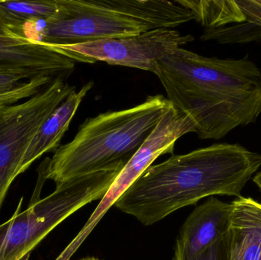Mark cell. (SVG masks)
I'll return each mask as SVG.
<instances>
[{
	"label": "cell",
	"mask_w": 261,
	"mask_h": 260,
	"mask_svg": "<svg viewBox=\"0 0 261 260\" xmlns=\"http://www.w3.org/2000/svg\"><path fill=\"white\" fill-rule=\"evenodd\" d=\"M153 74L202 140L223 138L261 114V72L248 54L220 59L180 47L158 61Z\"/></svg>",
	"instance_id": "cell-1"
},
{
	"label": "cell",
	"mask_w": 261,
	"mask_h": 260,
	"mask_svg": "<svg viewBox=\"0 0 261 260\" xmlns=\"http://www.w3.org/2000/svg\"><path fill=\"white\" fill-rule=\"evenodd\" d=\"M260 166V154L239 143H215L152 165L114 206L150 226L207 197H241Z\"/></svg>",
	"instance_id": "cell-2"
},
{
	"label": "cell",
	"mask_w": 261,
	"mask_h": 260,
	"mask_svg": "<svg viewBox=\"0 0 261 260\" xmlns=\"http://www.w3.org/2000/svg\"><path fill=\"white\" fill-rule=\"evenodd\" d=\"M171 106L163 95L142 103L86 119L73 140L60 146L40 166L56 185L86 176L125 168Z\"/></svg>",
	"instance_id": "cell-3"
},
{
	"label": "cell",
	"mask_w": 261,
	"mask_h": 260,
	"mask_svg": "<svg viewBox=\"0 0 261 260\" xmlns=\"http://www.w3.org/2000/svg\"><path fill=\"white\" fill-rule=\"evenodd\" d=\"M53 18L42 21L35 40L53 46L125 38L193 20L177 0H58Z\"/></svg>",
	"instance_id": "cell-4"
},
{
	"label": "cell",
	"mask_w": 261,
	"mask_h": 260,
	"mask_svg": "<svg viewBox=\"0 0 261 260\" xmlns=\"http://www.w3.org/2000/svg\"><path fill=\"white\" fill-rule=\"evenodd\" d=\"M99 172L56 185V189L42 199L32 200L19 213L0 225V260H21L53 229L86 205L102 199L119 175Z\"/></svg>",
	"instance_id": "cell-5"
},
{
	"label": "cell",
	"mask_w": 261,
	"mask_h": 260,
	"mask_svg": "<svg viewBox=\"0 0 261 260\" xmlns=\"http://www.w3.org/2000/svg\"><path fill=\"white\" fill-rule=\"evenodd\" d=\"M75 90L65 79L57 78L25 102L7 105L0 114V209L9 186L20 175L24 154L35 133Z\"/></svg>",
	"instance_id": "cell-6"
},
{
	"label": "cell",
	"mask_w": 261,
	"mask_h": 260,
	"mask_svg": "<svg viewBox=\"0 0 261 260\" xmlns=\"http://www.w3.org/2000/svg\"><path fill=\"white\" fill-rule=\"evenodd\" d=\"M191 132L195 133V125L192 119L171 105L150 136L116 177L85 225L59 255L58 260L70 259L125 191L152 166L158 157L173 154L178 139Z\"/></svg>",
	"instance_id": "cell-7"
},
{
	"label": "cell",
	"mask_w": 261,
	"mask_h": 260,
	"mask_svg": "<svg viewBox=\"0 0 261 260\" xmlns=\"http://www.w3.org/2000/svg\"><path fill=\"white\" fill-rule=\"evenodd\" d=\"M193 41L192 35H182L174 29L158 28L135 36L55 47L76 62L102 61L153 73L158 61Z\"/></svg>",
	"instance_id": "cell-8"
},
{
	"label": "cell",
	"mask_w": 261,
	"mask_h": 260,
	"mask_svg": "<svg viewBox=\"0 0 261 260\" xmlns=\"http://www.w3.org/2000/svg\"><path fill=\"white\" fill-rule=\"evenodd\" d=\"M76 61L61 49L18 35H0V73H24L67 79Z\"/></svg>",
	"instance_id": "cell-9"
},
{
	"label": "cell",
	"mask_w": 261,
	"mask_h": 260,
	"mask_svg": "<svg viewBox=\"0 0 261 260\" xmlns=\"http://www.w3.org/2000/svg\"><path fill=\"white\" fill-rule=\"evenodd\" d=\"M232 203L210 197L189 215L176 238L173 260H189L228 235Z\"/></svg>",
	"instance_id": "cell-10"
},
{
	"label": "cell",
	"mask_w": 261,
	"mask_h": 260,
	"mask_svg": "<svg viewBox=\"0 0 261 260\" xmlns=\"http://www.w3.org/2000/svg\"><path fill=\"white\" fill-rule=\"evenodd\" d=\"M231 203L228 260H258L261 257V203L242 196Z\"/></svg>",
	"instance_id": "cell-11"
},
{
	"label": "cell",
	"mask_w": 261,
	"mask_h": 260,
	"mask_svg": "<svg viewBox=\"0 0 261 260\" xmlns=\"http://www.w3.org/2000/svg\"><path fill=\"white\" fill-rule=\"evenodd\" d=\"M94 85L93 81L87 82L79 91L73 90L67 99L43 122L31 140L21 165L20 174L41 156L56 151L80 105Z\"/></svg>",
	"instance_id": "cell-12"
},
{
	"label": "cell",
	"mask_w": 261,
	"mask_h": 260,
	"mask_svg": "<svg viewBox=\"0 0 261 260\" xmlns=\"http://www.w3.org/2000/svg\"><path fill=\"white\" fill-rule=\"evenodd\" d=\"M205 29L245 21L236 0H177Z\"/></svg>",
	"instance_id": "cell-13"
},
{
	"label": "cell",
	"mask_w": 261,
	"mask_h": 260,
	"mask_svg": "<svg viewBox=\"0 0 261 260\" xmlns=\"http://www.w3.org/2000/svg\"><path fill=\"white\" fill-rule=\"evenodd\" d=\"M54 79L51 76H33L24 73H0V105H11L32 97Z\"/></svg>",
	"instance_id": "cell-14"
},
{
	"label": "cell",
	"mask_w": 261,
	"mask_h": 260,
	"mask_svg": "<svg viewBox=\"0 0 261 260\" xmlns=\"http://www.w3.org/2000/svg\"><path fill=\"white\" fill-rule=\"evenodd\" d=\"M0 7L9 16L28 24H35L53 18L58 10V0L13 1L0 0Z\"/></svg>",
	"instance_id": "cell-15"
},
{
	"label": "cell",
	"mask_w": 261,
	"mask_h": 260,
	"mask_svg": "<svg viewBox=\"0 0 261 260\" xmlns=\"http://www.w3.org/2000/svg\"><path fill=\"white\" fill-rule=\"evenodd\" d=\"M228 235L189 260H228Z\"/></svg>",
	"instance_id": "cell-16"
},
{
	"label": "cell",
	"mask_w": 261,
	"mask_h": 260,
	"mask_svg": "<svg viewBox=\"0 0 261 260\" xmlns=\"http://www.w3.org/2000/svg\"><path fill=\"white\" fill-rule=\"evenodd\" d=\"M245 21L261 28V0H236Z\"/></svg>",
	"instance_id": "cell-17"
},
{
	"label": "cell",
	"mask_w": 261,
	"mask_h": 260,
	"mask_svg": "<svg viewBox=\"0 0 261 260\" xmlns=\"http://www.w3.org/2000/svg\"><path fill=\"white\" fill-rule=\"evenodd\" d=\"M25 23L12 18L0 7V35H18L26 37Z\"/></svg>",
	"instance_id": "cell-18"
},
{
	"label": "cell",
	"mask_w": 261,
	"mask_h": 260,
	"mask_svg": "<svg viewBox=\"0 0 261 260\" xmlns=\"http://www.w3.org/2000/svg\"><path fill=\"white\" fill-rule=\"evenodd\" d=\"M254 183L260 188L261 190V172H258L255 177H254Z\"/></svg>",
	"instance_id": "cell-19"
},
{
	"label": "cell",
	"mask_w": 261,
	"mask_h": 260,
	"mask_svg": "<svg viewBox=\"0 0 261 260\" xmlns=\"http://www.w3.org/2000/svg\"><path fill=\"white\" fill-rule=\"evenodd\" d=\"M79 260H102L99 259V258L95 257V256H87V257L82 258V259H80Z\"/></svg>",
	"instance_id": "cell-20"
},
{
	"label": "cell",
	"mask_w": 261,
	"mask_h": 260,
	"mask_svg": "<svg viewBox=\"0 0 261 260\" xmlns=\"http://www.w3.org/2000/svg\"><path fill=\"white\" fill-rule=\"evenodd\" d=\"M6 106H7V105H0V114L4 111L5 108H6Z\"/></svg>",
	"instance_id": "cell-21"
},
{
	"label": "cell",
	"mask_w": 261,
	"mask_h": 260,
	"mask_svg": "<svg viewBox=\"0 0 261 260\" xmlns=\"http://www.w3.org/2000/svg\"><path fill=\"white\" fill-rule=\"evenodd\" d=\"M258 260H261V257L260 258V259H259Z\"/></svg>",
	"instance_id": "cell-22"
}]
</instances>
